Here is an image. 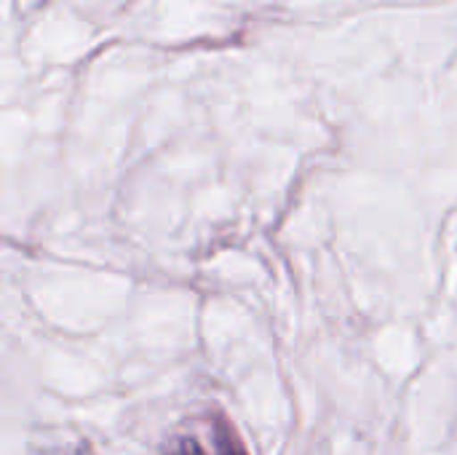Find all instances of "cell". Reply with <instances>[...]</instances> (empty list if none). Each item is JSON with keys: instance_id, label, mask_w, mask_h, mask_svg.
<instances>
[{"instance_id": "obj_1", "label": "cell", "mask_w": 457, "mask_h": 455, "mask_svg": "<svg viewBox=\"0 0 457 455\" xmlns=\"http://www.w3.org/2000/svg\"><path fill=\"white\" fill-rule=\"evenodd\" d=\"M166 455H249L236 429L225 416L212 413L195 418L190 426L177 432L166 448Z\"/></svg>"}]
</instances>
